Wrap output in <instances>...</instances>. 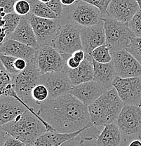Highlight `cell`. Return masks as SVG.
<instances>
[{
	"mask_svg": "<svg viewBox=\"0 0 141 146\" xmlns=\"http://www.w3.org/2000/svg\"><path fill=\"white\" fill-rule=\"evenodd\" d=\"M128 146H141V141L140 139H135L132 141Z\"/></svg>",
	"mask_w": 141,
	"mask_h": 146,
	"instance_id": "43",
	"label": "cell"
},
{
	"mask_svg": "<svg viewBox=\"0 0 141 146\" xmlns=\"http://www.w3.org/2000/svg\"><path fill=\"white\" fill-rule=\"evenodd\" d=\"M124 106L113 87L88 106L91 120L96 127L115 123Z\"/></svg>",
	"mask_w": 141,
	"mask_h": 146,
	"instance_id": "3",
	"label": "cell"
},
{
	"mask_svg": "<svg viewBox=\"0 0 141 146\" xmlns=\"http://www.w3.org/2000/svg\"><path fill=\"white\" fill-rule=\"evenodd\" d=\"M82 49L86 54H91L95 48L105 44L106 36L103 24L83 27L80 31Z\"/></svg>",
	"mask_w": 141,
	"mask_h": 146,
	"instance_id": "16",
	"label": "cell"
},
{
	"mask_svg": "<svg viewBox=\"0 0 141 146\" xmlns=\"http://www.w3.org/2000/svg\"><path fill=\"white\" fill-rule=\"evenodd\" d=\"M60 27L51 45L63 54L72 56L82 49L81 28L70 23H60Z\"/></svg>",
	"mask_w": 141,
	"mask_h": 146,
	"instance_id": "8",
	"label": "cell"
},
{
	"mask_svg": "<svg viewBox=\"0 0 141 146\" xmlns=\"http://www.w3.org/2000/svg\"><path fill=\"white\" fill-rule=\"evenodd\" d=\"M96 146H126V137L121 132L116 123L105 126L95 139Z\"/></svg>",
	"mask_w": 141,
	"mask_h": 146,
	"instance_id": "19",
	"label": "cell"
},
{
	"mask_svg": "<svg viewBox=\"0 0 141 146\" xmlns=\"http://www.w3.org/2000/svg\"><path fill=\"white\" fill-rule=\"evenodd\" d=\"M113 63L118 77L122 78L141 77V64L126 49L111 52Z\"/></svg>",
	"mask_w": 141,
	"mask_h": 146,
	"instance_id": "11",
	"label": "cell"
},
{
	"mask_svg": "<svg viewBox=\"0 0 141 146\" xmlns=\"http://www.w3.org/2000/svg\"><path fill=\"white\" fill-rule=\"evenodd\" d=\"M86 54L84 52V51L83 49L78 50V51H75L73 54L72 55V57L74 58L75 60H77L79 63H81L83 60H84L85 58H86Z\"/></svg>",
	"mask_w": 141,
	"mask_h": 146,
	"instance_id": "39",
	"label": "cell"
},
{
	"mask_svg": "<svg viewBox=\"0 0 141 146\" xmlns=\"http://www.w3.org/2000/svg\"><path fill=\"white\" fill-rule=\"evenodd\" d=\"M119 130L126 137H136L141 141V108L138 106H125L116 121Z\"/></svg>",
	"mask_w": 141,
	"mask_h": 146,
	"instance_id": "9",
	"label": "cell"
},
{
	"mask_svg": "<svg viewBox=\"0 0 141 146\" xmlns=\"http://www.w3.org/2000/svg\"><path fill=\"white\" fill-rule=\"evenodd\" d=\"M140 108H141V105H140Z\"/></svg>",
	"mask_w": 141,
	"mask_h": 146,
	"instance_id": "48",
	"label": "cell"
},
{
	"mask_svg": "<svg viewBox=\"0 0 141 146\" xmlns=\"http://www.w3.org/2000/svg\"><path fill=\"white\" fill-rule=\"evenodd\" d=\"M139 9L140 7L136 0H112L106 16L128 25Z\"/></svg>",
	"mask_w": 141,
	"mask_h": 146,
	"instance_id": "14",
	"label": "cell"
},
{
	"mask_svg": "<svg viewBox=\"0 0 141 146\" xmlns=\"http://www.w3.org/2000/svg\"><path fill=\"white\" fill-rule=\"evenodd\" d=\"M60 23H70L79 28L103 24V14L97 7L85 1L77 0L72 5L63 7L58 18Z\"/></svg>",
	"mask_w": 141,
	"mask_h": 146,
	"instance_id": "4",
	"label": "cell"
},
{
	"mask_svg": "<svg viewBox=\"0 0 141 146\" xmlns=\"http://www.w3.org/2000/svg\"></svg>",
	"mask_w": 141,
	"mask_h": 146,
	"instance_id": "49",
	"label": "cell"
},
{
	"mask_svg": "<svg viewBox=\"0 0 141 146\" xmlns=\"http://www.w3.org/2000/svg\"><path fill=\"white\" fill-rule=\"evenodd\" d=\"M93 80L103 85L109 89H113V82L117 76L113 63H100L93 60Z\"/></svg>",
	"mask_w": 141,
	"mask_h": 146,
	"instance_id": "22",
	"label": "cell"
},
{
	"mask_svg": "<svg viewBox=\"0 0 141 146\" xmlns=\"http://www.w3.org/2000/svg\"><path fill=\"white\" fill-rule=\"evenodd\" d=\"M85 130V129H84ZM84 130L75 133H59L57 131H46L34 142V146H60L69 140L79 136Z\"/></svg>",
	"mask_w": 141,
	"mask_h": 146,
	"instance_id": "23",
	"label": "cell"
},
{
	"mask_svg": "<svg viewBox=\"0 0 141 146\" xmlns=\"http://www.w3.org/2000/svg\"><path fill=\"white\" fill-rule=\"evenodd\" d=\"M81 1L89 3L94 7H97L101 11L103 16H105L107 9L108 8L109 4H110L112 0H81Z\"/></svg>",
	"mask_w": 141,
	"mask_h": 146,
	"instance_id": "33",
	"label": "cell"
},
{
	"mask_svg": "<svg viewBox=\"0 0 141 146\" xmlns=\"http://www.w3.org/2000/svg\"></svg>",
	"mask_w": 141,
	"mask_h": 146,
	"instance_id": "50",
	"label": "cell"
},
{
	"mask_svg": "<svg viewBox=\"0 0 141 146\" xmlns=\"http://www.w3.org/2000/svg\"><path fill=\"white\" fill-rule=\"evenodd\" d=\"M7 39H14L37 50L40 47L38 44L32 27L29 21L28 15L21 17L19 24L15 31Z\"/></svg>",
	"mask_w": 141,
	"mask_h": 146,
	"instance_id": "20",
	"label": "cell"
},
{
	"mask_svg": "<svg viewBox=\"0 0 141 146\" xmlns=\"http://www.w3.org/2000/svg\"><path fill=\"white\" fill-rule=\"evenodd\" d=\"M30 1L31 10L30 15L40 18H49V19H58V16L46 4L42 2L39 0H28Z\"/></svg>",
	"mask_w": 141,
	"mask_h": 146,
	"instance_id": "25",
	"label": "cell"
},
{
	"mask_svg": "<svg viewBox=\"0 0 141 146\" xmlns=\"http://www.w3.org/2000/svg\"><path fill=\"white\" fill-rule=\"evenodd\" d=\"M14 78L15 76L12 75V74H9V73L7 72L2 65V64H1V61H0V98L5 96L13 97V98L19 100V101H21V103L25 104L26 106H28L30 110L32 113L39 117V115H38L37 112L35 110H34L30 106H28L17 95L16 91H15Z\"/></svg>",
	"mask_w": 141,
	"mask_h": 146,
	"instance_id": "24",
	"label": "cell"
},
{
	"mask_svg": "<svg viewBox=\"0 0 141 146\" xmlns=\"http://www.w3.org/2000/svg\"><path fill=\"white\" fill-rule=\"evenodd\" d=\"M40 84L48 89V99H54L70 94L73 86L69 75L65 70L60 72L42 74Z\"/></svg>",
	"mask_w": 141,
	"mask_h": 146,
	"instance_id": "13",
	"label": "cell"
},
{
	"mask_svg": "<svg viewBox=\"0 0 141 146\" xmlns=\"http://www.w3.org/2000/svg\"><path fill=\"white\" fill-rule=\"evenodd\" d=\"M30 10L31 7L28 0H17L14 5V13L21 17L30 14Z\"/></svg>",
	"mask_w": 141,
	"mask_h": 146,
	"instance_id": "31",
	"label": "cell"
},
{
	"mask_svg": "<svg viewBox=\"0 0 141 146\" xmlns=\"http://www.w3.org/2000/svg\"><path fill=\"white\" fill-rule=\"evenodd\" d=\"M136 2L138 3V4L140 9H141V0H136Z\"/></svg>",
	"mask_w": 141,
	"mask_h": 146,
	"instance_id": "45",
	"label": "cell"
},
{
	"mask_svg": "<svg viewBox=\"0 0 141 146\" xmlns=\"http://www.w3.org/2000/svg\"><path fill=\"white\" fill-rule=\"evenodd\" d=\"M71 56L63 54L52 45L41 46L37 50L35 60L41 74L64 70L66 61Z\"/></svg>",
	"mask_w": 141,
	"mask_h": 146,
	"instance_id": "7",
	"label": "cell"
},
{
	"mask_svg": "<svg viewBox=\"0 0 141 146\" xmlns=\"http://www.w3.org/2000/svg\"><path fill=\"white\" fill-rule=\"evenodd\" d=\"M128 27L136 36H141V9L134 15L128 23Z\"/></svg>",
	"mask_w": 141,
	"mask_h": 146,
	"instance_id": "32",
	"label": "cell"
},
{
	"mask_svg": "<svg viewBox=\"0 0 141 146\" xmlns=\"http://www.w3.org/2000/svg\"><path fill=\"white\" fill-rule=\"evenodd\" d=\"M39 1H41L42 2H43V3H45V4H47V3L49 2L50 0H39Z\"/></svg>",
	"mask_w": 141,
	"mask_h": 146,
	"instance_id": "46",
	"label": "cell"
},
{
	"mask_svg": "<svg viewBox=\"0 0 141 146\" xmlns=\"http://www.w3.org/2000/svg\"><path fill=\"white\" fill-rule=\"evenodd\" d=\"M126 50L133 55L141 64V36L132 38L131 46Z\"/></svg>",
	"mask_w": 141,
	"mask_h": 146,
	"instance_id": "30",
	"label": "cell"
},
{
	"mask_svg": "<svg viewBox=\"0 0 141 146\" xmlns=\"http://www.w3.org/2000/svg\"><path fill=\"white\" fill-rule=\"evenodd\" d=\"M46 4L53 11L56 13L59 18L60 17L63 11V6L60 0H50L49 2Z\"/></svg>",
	"mask_w": 141,
	"mask_h": 146,
	"instance_id": "34",
	"label": "cell"
},
{
	"mask_svg": "<svg viewBox=\"0 0 141 146\" xmlns=\"http://www.w3.org/2000/svg\"><path fill=\"white\" fill-rule=\"evenodd\" d=\"M21 19V16H19V15L15 13H8V14H7L4 16V20H5L6 23L3 28L5 30L7 37L15 31L18 25L19 24Z\"/></svg>",
	"mask_w": 141,
	"mask_h": 146,
	"instance_id": "28",
	"label": "cell"
},
{
	"mask_svg": "<svg viewBox=\"0 0 141 146\" xmlns=\"http://www.w3.org/2000/svg\"><path fill=\"white\" fill-rule=\"evenodd\" d=\"M91 56L93 60L100 63H110L113 59L110 48L107 44H103L95 48Z\"/></svg>",
	"mask_w": 141,
	"mask_h": 146,
	"instance_id": "26",
	"label": "cell"
},
{
	"mask_svg": "<svg viewBox=\"0 0 141 146\" xmlns=\"http://www.w3.org/2000/svg\"><path fill=\"white\" fill-rule=\"evenodd\" d=\"M85 141H86L79 134V136L64 143L60 146H84Z\"/></svg>",
	"mask_w": 141,
	"mask_h": 146,
	"instance_id": "36",
	"label": "cell"
},
{
	"mask_svg": "<svg viewBox=\"0 0 141 146\" xmlns=\"http://www.w3.org/2000/svg\"><path fill=\"white\" fill-rule=\"evenodd\" d=\"M27 110H30L28 106L13 97L0 98V127L13 121Z\"/></svg>",
	"mask_w": 141,
	"mask_h": 146,
	"instance_id": "17",
	"label": "cell"
},
{
	"mask_svg": "<svg viewBox=\"0 0 141 146\" xmlns=\"http://www.w3.org/2000/svg\"><path fill=\"white\" fill-rule=\"evenodd\" d=\"M5 20L4 17H1L0 16V27H4L5 25Z\"/></svg>",
	"mask_w": 141,
	"mask_h": 146,
	"instance_id": "44",
	"label": "cell"
},
{
	"mask_svg": "<svg viewBox=\"0 0 141 146\" xmlns=\"http://www.w3.org/2000/svg\"><path fill=\"white\" fill-rule=\"evenodd\" d=\"M64 70L69 75L73 85H78L93 80V58L89 54L86 55V58L78 68L70 69L66 66Z\"/></svg>",
	"mask_w": 141,
	"mask_h": 146,
	"instance_id": "21",
	"label": "cell"
},
{
	"mask_svg": "<svg viewBox=\"0 0 141 146\" xmlns=\"http://www.w3.org/2000/svg\"><path fill=\"white\" fill-rule=\"evenodd\" d=\"M28 63V62L26 60H25V59L17 58L16 61H15V68H16L18 71L21 72V71L24 70L26 68Z\"/></svg>",
	"mask_w": 141,
	"mask_h": 146,
	"instance_id": "38",
	"label": "cell"
},
{
	"mask_svg": "<svg viewBox=\"0 0 141 146\" xmlns=\"http://www.w3.org/2000/svg\"><path fill=\"white\" fill-rule=\"evenodd\" d=\"M16 58H17L0 54V61L4 68L9 74L14 76L17 75L19 73H20L19 71H18L15 68V61H16Z\"/></svg>",
	"mask_w": 141,
	"mask_h": 146,
	"instance_id": "29",
	"label": "cell"
},
{
	"mask_svg": "<svg viewBox=\"0 0 141 146\" xmlns=\"http://www.w3.org/2000/svg\"><path fill=\"white\" fill-rule=\"evenodd\" d=\"M109 90L110 89L92 80L78 85H73L70 94L86 106H89Z\"/></svg>",
	"mask_w": 141,
	"mask_h": 146,
	"instance_id": "15",
	"label": "cell"
},
{
	"mask_svg": "<svg viewBox=\"0 0 141 146\" xmlns=\"http://www.w3.org/2000/svg\"><path fill=\"white\" fill-rule=\"evenodd\" d=\"M0 54L23 58L28 62L34 60L37 49L12 39H7L0 44Z\"/></svg>",
	"mask_w": 141,
	"mask_h": 146,
	"instance_id": "18",
	"label": "cell"
},
{
	"mask_svg": "<svg viewBox=\"0 0 141 146\" xmlns=\"http://www.w3.org/2000/svg\"><path fill=\"white\" fill-rule=\"evenodd\" d=\"M38 115L59 133H75L93 126L88 106L70 94L41 103Z\"/></svg>",
	"mask_w": 141,
	"mask_h": 146,
	"instance_id": "1",
	"label": "cell"
},
{
	"mask_svg": "<svg viewBox=\"0 0 141 146\" xmlns=\"http://www.w3.org/2000/svg\"><path fill=\"white\" fill-rule=\"evenodd\" d=\"M31 96L33 100L36 103L40 106L41 103H44L48 99V89L42 84L36 85L31 91Z\"/></svg>",
	"mask_w": 141,
	"mask_h": 146,
	"instance_id": "27",
	"label": "cell"
},
{
	"mask_svg": "<svg viewBox=\"0 0 141 146\" xmlns=\"http://www.w3.org/2000/svg\"><path fill=\"white\" fill-rule=\"evenodd\" d=\"M25 146H34V145H32V144H26Z\"/></svg>",
	"mask_w": 141,
	"mask_h": 146,
	"instance_id": "47",
	"label": "cell"
},
{
	"mask_svg": "<svg viewBox=\"0 0 141 146\" xmlns=\"http://www.w3.org/2000/svg\"><path fill=\"white\" fill-rule=\"evenodd\" d=\"M81 63H79L77 60L74 59V58L72 56L68 58V59L66 61V66L70 69H75L78 68Z\"/></svg>",
	"mask_w": 141,
	"mask_h": 146,
	"instance_id": "40",
	"label": "cell"
},
{
	"mask_svg": "<svg viewBox=\"0 0 141 146\" xmlns=\"http://www.w3.org/2000/svg\"><path fill=\"white\" fill-rule=\"evenodd\" d=\"M113 86L124 104L140 106L141 77L122 78L117 76L113 82Z\"/></svg>",
	"mask_w": 141,
	"mask_h": 146,
	"instance_id": "10",
	"label": "cell"
},
{
	"mask_svg": "<svg viewBox=\"0 0 141 146\" xmlns=\"http://www.w3.org/2000/svg\"><path fill=\"white\" fill-rule=\"evenodd\" d=\"M77 0H60L63 7H69V6L72 5L77 1Z\"/></svg>",
	"mask_w": 141,
	"mask_h": 146,
	"instance_id": "42",
	"label": "cell"
},
{
	"mask_svg": "<svg viewBox=\"0 0 141 146\" xmlns=\"http://www.w3.org/2000/svg\"><path fill=\"white\" fill-rule=\"evenodd\" d=\"M1 128L10 136L18 138L24 143L32 145L46 131H56L51 125L30 110H27L13 121L1 126Z\"/></svg>",
	"mask_w": 141,
	"mask_h": 146,
	"instance_id": "2",
	"label": "cell"
},
{
	"mask_svg": "<svg viewBox=\"0 0 141 146\" xmlns=\"http://www.w3.org/2000/svg\"><path fill=\"white\" fill-rule=\"evenodd\" d=\"M9 136V133H7L4 129L0 127V146H4L5 141L8 136Z\"/></svg>",
	"mask_w": 141,
	"mask_h": 146,
	"instance_id": "41",
	"label": "cell"
},
{
	"mask_svg": "<svg viewBox=\"0 0 141 146\" xmlns=\"http://www.w3.org/2000/svg\"><path fill=\"white\" fill-rule=\"evenodd\" d=\"M17 0H0V8L5 9L7 13H14V5Z\"/></svg>",
	"mask_w": 141,
	"mask_h": 146,
	"instance_id": "35",
	"label": "cell"
},
{
	"mask_svg": "<svg viewBox=\"0 0 141 146\" xmlns=\"http://www.w3.org/2000/svg\"><path fill=\"white\" fill-rule=\"evenodd\" d=\"M103 26L105 33V44L110 47V51L126 49L131 46L132 38L136 36L131 31L128 25L107 16H103Z\"/></svg>",
	"mask_w": 141,
	"mask_h": 146,
	"instance_id": "6",
	"label": "cell"
},
{
	"mask_svg": "<svg viewBox=\"0 0 141 146\" xmlns=\"http://www.w3.org/2000/svg\"><path fill=\"white\" fill-rule=\"evenodd\" d=\"M26 144L24 143L18 138L12 136H9L4 143V146H25Z\"/></svg>",
	"mask_w": 141,
	"mask_h": 146,
	"instance_id": "37",
	"label": "cell"
},
{
	"mask_svg": "<svg viewBox=\"0 0 141 146\" xmlns=\"http://www.w3.org/2000/svg\"><path fill=\"white\" fill-rule=\"evenodd\" d=\"M28 18L39 46L51 45L60 27L59 20L40 18L30 14H28Z\"/></svg>",
	"mask_w": 141,
	"mask_h": 146,
	"instance_id": "12",
	"label": "cell"
},
{
	"mask_svg": "<svg viewBox=\"0 0 141 146\" xmlns=\"http://www.w3.org/2000/svg\"><path fill=\"white\" fill-rule=\"evenodd\" d=\"M42 74L38 68L35 60L28 62L26 68L15 76V91L23 101L37 112L39 105L37 104L32 98L31 91L36 85L40 84Z\"/></svg>",
	"mask_w": 141,
	"mask_h": 146,
	"instance_id": "5",
	"label": "cell"
}]
</instances>
